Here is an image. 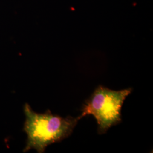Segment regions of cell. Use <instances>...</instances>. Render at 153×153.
Segmentation results:
<instances>
[{
	"label": "cell",
	"instance_id": "cell-2",
	"mask_svg": "<svg viewBox=\"0 0 153 153\" xmlns=\"http://www.w3.org/2000/svg\"><path fill=\"white\" fill-rule=\"evenodd\" d=\"M131 91V88L115 91L99 86L83 105L78 119L93 115L98 123L99 133H106L111 126L120 123L122 105Z\"/></svg>",
	"mask_w": 153,
	"mask_h": 153
},
{
	"label": "cell",
	"instance_id": "cell-1",
	"mask_svg": "<svg viewBox=\"0 0 153 153\" xmlns=\"http://www.w3.org/2000/svg\"><path fill=\"white\" fill-rule=\"evenodd\" d=\"M24 131L27 135L24 152L33 149L38 153H44L49 145L69 137L79 120L78 117L64 118L53 115L49 110L44 114L36 113L27 103L24 106Z\"/></svg>",
	"mask_w": 153,
	"mask_h": 153
}]
</instances>
